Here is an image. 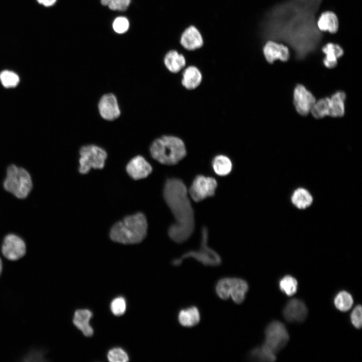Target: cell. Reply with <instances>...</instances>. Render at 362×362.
<instances>
[{
    "label": "cell",
    "mask_w": 362,
    "mask_h": 362,
    "mask_svg": "<svg viewBox=\"0 0 362 362\" xmlns=\"http://www.w3.org/2000/svg\"><path fill=\"white\" fill-rule=\"evenodd\" d=\"M323 0H285L265 13L260 24L263 41L287 44L297 60L317 51L323 34L317 26V15Z\"/></svg>",
    "instance_id": "1"
},
{
    "label": "cell",
    "mask_w": 362,
    "mask_h": 362,
    "mask_svg": "<svg viewBox=\"0 0 362 362\" xmlns=\"http://www.w3.org/2000/svg\"><path fill=\"white\" fill-rule=\"evenodd\" d=\"M163 197L175 221L169 227L168 235L175 242L183 243L191 237L195 227L194 210L186 186L180 179H167Z\"/></svg>",
    "instance_id": "2"
},
{
    "label": "cell",
    "mask_w": 362,
    "mask_h": 362,
    "mask_svg": "<svg viewBox=\"0 0 362 362\" xmlns=\"http://www.w3.org/2000/svg\"><path fill=\"white\" fill-rule=\"evenodd\" d=\"M147 223L145 216L141 213L128 216L117 222L111 229V239L122 244H136L145 237Z\"/></svg>",
    "instance_id": "3"
},
{
    "label": "cell",
    "mask_w": 362,
    "mask_h": 362,
    "mask_svg": "<svg viewBox=\"0 0 362 362\" xmlns=\"http://www.w3.org/2000/svg\"><path fill=\"white\" fill-rule=\"evenodd\" d=\"M152 157L160 163L174 165L186 155L184 141L171 135H163L153 141L149 147Z\"/></svg>",
    "instance_id": "4"
},
{
    "label": "cell",
    "mask_w": 362,
    "mask_h": 362,
    "mask_svg": "<svg viewBox=\"0 0 362 362\" xmlns=\"http://www.w3.org/2000/svg\"><path fill=\"white\" fill-rule=\"evenodd\" d=\"M5 191L18 199L27 198L33 188L29 171L23 166L10 164L7 167L2 183Z\"/></svg>",
    "instance_id": "5"
},
{
    "label": "cell",
    "mask_w": 362,
    "mask_h": 362,
    "mask_svg": "<svg viewBox=\"0 0 362 362\" xmlns=\"http://www.w3.org/2000/svg\"><path fill=\"white\" fill-rule=\"evenodd\" d=\"M200 247L197 250H189L180 257L173 259V265L179 266L184 260L192 258L205 266H216L221 264L222 259L219 254L208 245V231L203 227Z\"/></svg>",
    "instance_id": "6"
},
{
    "label": "cell",
    "mask_w": 362,
    "mask_h": 362,
    "mask_svg": "<svg viewBox=\"0 0 362 362\" xmlns=\"http://www.w3.org/2000/svg\"><path fill=\"white\" fill-rule=\"evenodd\" d=\"M249 287L247 282L237 277H224L216 283L215 290L217 296L223 300L231 298L236 304L245 300Z\"/></svg>",
    "instance_id": "7"
},
{
    "label": "cell",
    "mask_w": 362,
    "mask_h": 362,
    "mask_svg": "<svg viewBox=\"0 0 362 362\" xmlns=\"http://www.w3.org/2000/svg\"><path fill=\"white\" fill-rule=\"evenodd\" d=\"M79 154L78 171L81 174L87 173L92 168H103L108 156L103 148L93 144L82 146Z\"/></svg>",
    "instance_id": "8"
},
{
    "label": "cell",
    "mask_w": 362,
    "mask_h": 362,
    "mask_svg": "<svg viewBox=\"0 0 362 362\" xmlns=\"http://www.w3.org/2000/svg\"><path fill=\"white\" fill-rule=\"evenodd\" d=\"M27 243L20 235L10 232L3 237L0 245V253L5 259L16 261L26 254Z\"/></svg>",
    "instance_id": "9"
},
{
    "label": "cell",
    "mask_w": 362,
    "mask_h": 362,
    "mask_svg": "<svg viewBox=\"0 0 362 362\" xmlns=\"http://www.w3.org/2000/svg\"><path fill=\"white\" fill-rule=\"evenodd\" d=\"M289 339L285 325L280 321H273L265 328V340L262 344L276 354L286 345Z\"/></svg>",
    "instance_id": "10"
},
{
    "label": "cell",
    "mask_w": 362,
    "mask_h": 362,
    "mask_svg": "<svg viewBox=\"0 0 362 362\" xmlns=\"http://www.w3.org/2000/svg\"><path fill=\"white\" fill-rule=\"evenodd\" d=\"M217 187V183L214 178L199 175L194 178L189 192L191 198L198 202L213 196Z\"/></svg>",
    "instance_id": "11"
},
{
    "label": "cell",
    "mask_w": 362,
    "mask_h": 362,
    "mask_svg": "<svg viewBox=\"0 0 362 362\" xmlns=\"http://www.w3.org/2000/svg\"><path fill=\"white\" fill-rule=\"evenodd\" d=\"M98 110L102 119L113 121L119 118L121 109L116 96L112 93L103 95L98 103Z\"/></svg>",
    "instance_id": "12"
},
{
    "label": "cell",
    "mask_w": 362,
    "mask_h": 362,
    "mask_svg": "<svg viewBox=\"0 0 362 362\" xmlns=\"http://www.w3.org/2000/svg\"><path fill=\"white\" fill-rule=\"evenodd\" d=\"M293 102L298 113L301 116H306L310 112L316 99L313 94L303 85L299 84L294 90Z\"/></svg>",
    "instance_id": "13"
},
{
    "label": "cell",
    "mask_w": 362,
    "mask_h": 362,
    "mask_svg": "<svg viewBox=\"0 0 362 362\" xmlns=\"http://www.w3.org/2000/svg\"><path fill=\"white\" fill-rule=\"evenodd\" d=\"M262 51L265 60L270 64L277 60L286 62L289 59L290 56L287 46L274 40L266 41Z\"/></svg>",
    "instance_id": "14"
},
{
    "label": "cell",
    "mask_w": 362,
    "mask_h": 362,
    "mask_svg": "<svg viewBox=\"0 0 362 362\" xmlns=\"http://www.w3.org/2000/svg\"><path fill=\"white\" fill-rule=\"evenodd\" d=\"M126 169L132 178L138 180L148 176L151 173L152 168L144 157L137 155L129 161Z\"/></svg>",
    "instance_id": "15"
},
{
    "label": "cell",
    "mask_w": 362,
    "mask_h": 362,
    "mask_svg": "<svg viewBox=\"0 0 362 362\" xmlns=\"http://www.w3.org/2000/svg\"><path fill=\"white\" fill-rule=\"evenodd\" d=\"M179 42L183 47L188 51L201 48L204 43L201 32L194 25H191L184 30Z\"/></svg>",
    "instance_id": "16"
},
{
    "label": "cell",
    "mask_w": 362,
    "mask_h": 362,
    "mask_svg": "<svg viewBox=\"0 0 362 362\" xmlns=\"http://www.w3.org/2000/svg\"><path fill=\"white\" fill-rule=\"evenodd\" d=\"M285 319L292 322H300L304 321L307 315V309L304 303L297 299L290 300L283 310Z\"/></svg>",
    "instance_id": "17"
},
{
    "label": "cell",
    "mask_w": 362,
    "mask_h": 362,
    "mask_svg": "<svg viewBox=\"0 0 362 362\" xmlns=\"http://www.w3.org/2000/svg\"><path fill=\"white\" fill-rule=\"evenodd\" d=\"M92 316L93 313L88 309H78L74 313L73 324L86 337L91 336L94 334L93 328L89 324Z\"/></svg>",
    "instance_id": "18"
},
{
    "label": "cell",
    "mask_w": 362,
    "mask_h": 362,
    "mask_svg": "<svg viewBox=\"0 0 362 362\" xmlns=\"http://www.w3.org/2000/svg\"><path fill=\"white\" fill-rule=\"evenodd\" d=\"M325 56L323 59L324 65L327 68H334L338 64V59L342 57L344 50L338 44L329 42L322 47Z\"/></svg>",
    "instance_id": "19"
},
{
    "label": "cell",
    "mask_w": 362,
    "mask_h": 362,
    "mask_svg": "<svg viewBox=\"0 0 362 362\" xmlns=\"http://www.w3.org/2000/svg\"><path fill=\"white\" fill-rule=\"evenodd\" d=\"M179 324L185 327L196 326L201 321V313L198 308L194 305L181 309L177 316Z\"/></svg>",
    "instance_id": "20"
},
{
    "label": "cell",
    "mask_w": 362,
    "mask_h": 362,
    "mask_svg": "<svg viewBox=\"0 0 362 362\" xmlns=\"http://www.w3.org/2000/svg\"><path fill=\"white\" fill-rule=\"evenodd\" d=\"M317 26L320 31L336 33L339 28V22L336 15L332 11L323 12L317 20Z\"/></svg>",
    "instance_id": "21"
},
{
    "label": "cell",
    "mask_w": 362,
    "mask_h": 362,
    "mask_svg": "<svg viewBox=\"0 0 362 362\" xmlns=\"http://www.w3.org/2000/svg\"><path fill=\"white\" fill-rule=\"evenodd\" d=\"M202 80V73L197 67L190 65L184 70L182 83L186 88L194 89L200 85Z\"/></svg>",
    "instance_id": "22"
},
{
    "label": "cell",
    "mask_w": 362,
    "mask_h": 362,
    "mask_svg": "<svg viewBox=\"0 0 362 362\" xmlns=\"http://www.w3.org/2000/svg\"><path fill=\"white\" fill-rule=\"evenodd\" d=\"M163 62L170 72L177 73L185 67L186 60L183 54L175 50H171L165 55Z\"/></svg>",
    "instance_id": "23"
},
{
    "label": "cell",
    "mask_w": 362,
    "mask_h": 362,
    "mask_svg": "<svg viewBox=\"0 0 362 362\" xmlns=\"http://www.w3.org/2000/svg\"><path fill=\"white\" fill-rule=\"evenodd\" d=\"M330 99L329 116L341 117L345 113L346 94L342 91H337L333 94Z\"/></svg>",
    "instance_id": "24"
},
{
    "label": "cell",
    "mask_w": 362,
    "mask_h": 362,
    "mask_svg": "<svg viewBox=\"0 0 362 362\" xmlns=\"http://www.w3.org/2000/svg\"><path fill=\"white\" fill-rule=\"evenodd\" d=\"M212 165L214 172L220 176L228 175L232 169V163L230 158L222 154L217 155L213 158Z\"/></svg>",
    "instance_id": "25"
},
{
    "label": "cell",
    "mask_w": 362,
    "mask_h": 362,
    "mask_svg": "<svg viewBox=\"0 0 362 362\" xmlns=\"http://www.w3.org/2000/svg\"><path fill=\"white\" fill-rule=\"evenodd\" d=\"M248 358L252 361L269 362L276 359L275 353L262 344L251 350Z\"/></svg>",
    "instance_id": "26"
},
{
    "label": "cell",
    "mask_w": 362,
    "mask_h": 362,
    "mask_svg": "<svg viewBox=\"0 0 362 362\" xmlns=\"http://www.w3.org/2000/svg\"><path fill=\"white\" fill-rule=\"evenodd\" d=\"M310 112L317 119H322L327 116H329L330 99L329 97L322 98L315 102Z\"/></svg>",
    "instance_id": "27"
},
{
    "label": "cell",
    "mask_w": 362,
    "mask_h": 362,
    "mask_svg": "<svg viewBox=\"0 0 362 362\" xmlns=\"http://www.w3.org/2000/svg\"><path fill=\"white\" fill-rule=\"evenodd\" d=\"M293 203L300 209H304L310 205L312 198L310 193L305 189H299L295 191L292 198Z\"/></svg>",
    "instance_id": "28"
},
{
    "label": "cell",
    "mask_w": 362,
    "mask_h": 362,
    "mask_svg": "<svg viewBox=\"0 0 362 362\" xmlns=\"http://www.w3.org/2000/svg\"><path fill=\"white\" fill-rule=\"evenodd\" d=\"M334 304L341 311L348 310L352 306L353 299L351 295L346 291H341L335 298Z\"/></svg>",
    "instance_id": "29"
},
{
    "label": "cell",
    "mask_w": 362,
    "mask_h": 362,
    "mask_svg": "<svg viewBox=\"0 0 362 362\" xmlns=\"http://www.w3.org/2000/svg\"><path fill=\"white\" fill-rule=\"evenodd\" d=\"M298 283L292 276H286L280 282V288L282 291L288 296L293 295L297 290Z\"/></svg>",
    "instance_id": "30"
},
{
    "label": "cell",
    "mask_w": 362,
    "mask_h": 362,
    "mask_svg": "<svg viewBox=\"0 0 362 362\" xmlns=\"http://www.w3.org/2000/svg\"><path fill=\"white\" fill-rule=\"evenodd\" d=\"M0 80L6 88L16 87L19 83V76L14 72L5 70L0 73Z\"/></svg>",
    "instance_id": "31"
},
{
    "label": "cell",
    "mask_w": 362,
    "mask_h": 362,
    "mask_svg": "<svg viewBox=\"0 0 362 362\" xmlns=\"http://www.w3.org/2000/svg\"><path fill=\"white\" fill-rule=\"evenodd\" d=\"M107 358L111 362H127L129 360L127 353L120 347L110 349L108 352Z\"/></svg>",
    "instance_id": "32"
},
{
    "label": "cell",
    "mask_w": 362,
    "mask_h": 362,
    "mask_svg": "<svg viewBox=\"0 0 362 362\" xmlns=\"http://www.w3.org/2000/svg\"><path fill=\"white\" fill-rule=\"evenodd\" d=\"M110 309L112 313L116 316L124 314L126 310V302L123 297L114 298L110 304Z\"/></svg>",
    "instance_id": "33"
},
{
    "label": "cell",
    "mask_w": 362,
    "mask_h": 362,
    "mask_svg": "<svg viewBox=\"0 0 362 362\" xmlns=\"http://www.w3.org/2000/svg\"><path fill=\"white\" fill-rule=\"evenodd\" d=\"M129 22L125 17H118L116 18L113 23V29L118 34L126 33L129 28Z\"/></svg>",
    "instance_id": "34"
},
{
    "label": "cell",
    "mask_w": 362,
    "mask_h": 362,
    "mask_svg": "<svg viewBox=\"0 0 362 362\" xmlns=\"http://www.w3.org/2000/svg\"><path fill=\"white\" fill-rule=\"evenodd\" d=\"M351 321L356 328H360L362 325V309L360 305H357L351 314Z\"/></svg>",
    "instance_id": "35"
},
{
    "label": "cell",
    "mask_w": 362,
    "mask_h": 362,
    "mask_svg": "<svg viewBox=\"0 0 362 362\" xmlns=\"http://www.w3.org/2000/svg\"><path fill=\"white\" fill-rule=\"evenodd\" d=\"M131 0H114L108 6L112 11H125L129 7Z\"/></svg>",
    "instance_id": "36"
},
{
    "label": "cell",
    "mask_w": 362,
    "mask_h": 362,
    "mask_svg": "<svg viewBox=\"0 0 362 362\" xmlns=\"http://www.w3.org/2000/svg\"><path fill=\"white\" fill-rule=\"evenodd\" d=\"M37 2L46 7H51L54 5L57 0H37Z\"/></svg>",
    "instance_id": "37"
},
{
    "label": "cell",
    "mask_w": 362,
    "mask_h": 362,
    "mask_svg": "<svg viewBox=\"0 0 362 362\" xmlns=\"http://www.w3.org/2000/svg\"><path fill=\"white\" fill-rule=\"evenodd\" d=\"M114 0H101V4L104 6H108Z\"/></svg>",
    "instance_id": "38"
},
{
    "label": "cell",
    "mask_w": 362,
    "mask_h": 362,
    "mask_svg": "<svg viewBox=\"0 0 362 362\" xmlns=\"http://www.w3.org/2000/svg\"><path fill=\"white\" fill-rule=\"evenodd\" d=\"M4 269V262L2 257L0 256V278L3 274Z\"/></svg>",
    "instance_id": "39"
}]
</instances>
